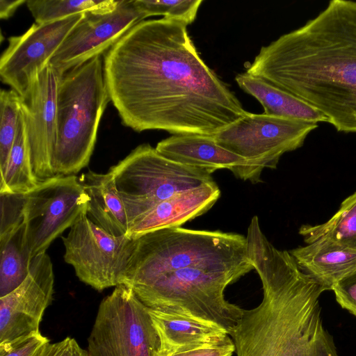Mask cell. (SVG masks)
Returning <instances> with one entry per match:
<instances>
[{"label": "cell", "mask_w": 356, "mask_h": 356, "mask_svg": "<svg viewBox=\"0 0 356 356\" xmlns=\"http://www.w3.org/2000/svg\"><path fill=\"white\" fill-rule=\"evenodd\" d=\"M90 198L79 177L58 176L26 194L24 222L33 259L87 213Z\"/></svg>", "instance_id": "obj_11"}, {"label": "cell", "mask_w": 356, "mask_h": 356, "mask_svg": "<svg viewBox=\"0 0 356 356\" xmlns=\"http://www.w3.org/2000/svg\"><path fill=\"white\" fill-rule=\"evenodd\" d=\"M49 339L41 332H32L14 340L0 343V356H38Z\"/></svg>", "instance_id": "obj_29"}, {"label": "cell", "mask_w": 356, "mask_h": 356, "mask_svg": "<svg viewBox=\"0 0 356 356\" xmlns=\"http://www.w3.org/2000/svg\"><path fill=\"white\" fill-rule=\"evenodd\" d=\"M83 15L45 24L35 23L22 35L9 38L0 59L1 81L23 95Z\"/></svg>", "instance_id": "obj_14"}, {"label": "cell", "mask_w": 356, "mask_h": 356, "mask_svg": "<svg viewBox=\"0 0 356 356\" xmlns=\"http://www.w3.org/2000/svg\"><path fill=\"white\" fill-rule=\"evenodd\" d=\"M0 237L24 223L26 194L0 193Z\"/></svg>", "instance_id": "obj_28"}, {"label": "cell", "mask_w": 356, "mask_h": 356, "mask_svg": "<svg viewBox=\"0 0 356 356\" xmlns=\"http://www.w3.org/2000/svg\"><path fill=\"white\" fill-rule=\"evenodd\" d=\"M243 274L186 268L131 288L147 307L185 313L211 321L229 335L244 309L225 299L227 286Z\"/></svg>", "instance_id": "obj_6"}, {"label": "cell", "mask_w": 356, "mask_h": 356, "mask_svg": "<svg viewBox=\"0 0 356 356\" xmlns=\"http://www.w3.org/2000/svg\"><path fill=\"white\" fill-rule=\"evenodd\" d=\"M0 298L16 289L26 277L32 258L25 222L0 237Z\"/></svg>", "instance_id": "obj_22"}, {"label": "cell", "mask_w": 356, "mask_h": 356, "mask_svg": "<svg viewBox=\"0 0 356 356\" xmlns=\"http://www.w3.org/2000/svg\"><path fill=\"white\" fill-rule=\"evenodd\" d=\"M79 179L90 198L88 218L113 236H127L128 217L113 175L89 170Z\"/></svg>", "instance_id": "obj_19"}, {"label": "cell", "mask_w": 356, "mask_h": 356, "mask_svg": "<svg viewBox=\"0 0 356 356\" xmlns=\"http://www.w3.org/2000/svg\"><path fill=\"white\" fill-rule=\"evenodd\" d=\"M0 175L7 165L18 127L21 97L15 90H1L0 93Z\"/></svg>", "instance_id": "obj_26"}, {"label": "cell", "mask_w": 356, "mask_h": 356, "mask_svg": "<svg viewBox=\"0 0 356 356\" xmlns=\"http://www.w3.org/2000/svg\"><path fill=\"white\" fill-rule=\"evenodd\" d=\"M25 0H1L0 1V17L6 19L10 17L16 10L23 3H26Z\"/></svg>", "instance_id": "obj_34"}, {"label": "cell", "mask_w": 356, "mask_h": 356, "mask_svg": "<svg viewBox=\"0 0 356 356\" xmlns=\"http://www.w3.org/2000/svg\"><path fill=\"white\" fill-rule=\"evenodd\" d=\"M245 237L263 297L257 307L244 309L229 334L236 356H310L323 325L319 298L327 288L268 240L258 217L252 218Z\"/></svg>", "instance_id": "obj_3"}, {"label": "cell", "mask_w": 356, "mask_h": 356, "mask_svg": "<svg viewBox=\"0 0 356 356\" xmlns=\"http://www.w3.org/2000/svg\"><path fill=\"white\" fill-rule=\"evenodd\" d=\"M0 177V193L26 194L40 183L33 172L26 125L21 111L15 140L6 168Z\"/></svg>", "instance_id": "obj_23"}, {"label": "cell", "mask_w": 356, "mask_h": 356, "mask_svg": "<svg viewBox=\"0 0 356 356\" xmlns=\"http://www.w3.org/2000/svg\"><path fill=\"white\" fill-rule=\"evenodd\" d=\"M238 86L262 105L265 114L308 122H328L312 105L273 84L246 72L236 76Z\"/></svg>", "instance_id": "obj_21"}, {"label": "cell", "mask_w": 356, "mask_h": 356, "mask_svg": "<svg viewBox=\"0 0 356 356\" xmlns=\"http://www.w3.org/2000/svg\"><path fill=\"white\" fill-rule=\"evenodd\" d=\"M331 290L341 307L356 316V268L336 281Z\"/></svg>", "instance_id": "obj_31"}, {"label": "cell", "mask_w": 356, "mask_h": 356, "mask_svg": "<svg viewBox=\"0 0 356 356\" xmlns=\"http://www.w3.org/2000/svg\"><path fill=\"white\" fill-rule=\"evenodd\" d=\"M310 356H338L334 339L323 325L314 341Z\"/></svg>", "instance_id": "obj_33"}, {"label": "cell", "mask_w": 356, "mask_h": 356, "mask_svg": "<svg viewBox=\"0 0 356 356\" xmlns=\"http://www.w3.org/2000/svg\"><path fill=\"white\" fill-rule=\"evenodd\" d=\"M145 18L135 0H121L115 9L106 13H84L49 64L63 76L71 69L106 52Z\"/></svg>", "instance_id": "obj_12"}, {"label": "cell", "mask_w": 356, "mask_h": 356, "mask_svg": "<svg viewBox=\"0 0 356 356\" xmlns=\"http://www.w3.org/2000/svg\"><path fill=\"white\" fill-rule=\"evenodd\" d=\"M245 72L307 102L337 131L356 133V1H330L263 46Z\"/></svg>", "instance_id": "obj_2"}, {"label": "cell", "mask_w": 356, "mask_h": 356, "mask_svg": "<svg viewBox=\"0 0 356 356\" xmlns=\"http://www.w3.org/2000/svg\"><path fill=\"white\" fill-rule=\"evenodd\" d=\"M234 352V341L227 334L191 350L165 355L155 352L153 356H232Z\"/></svg>", "instance_id": "obj_30"}, {"label": "cell", "mask_w": 356, "mask_h": 356, "mask_svg": "<svg viewBox=\"0 0 356 356\" xmlns=\"http://www.w3.org/2000/svg\"><path fill=\"white\" fill-rule=\"evenodd\" d=\"M146 17L163 15L164 18L181 22L186 25L192 24L196 18L202 0H135Z\"/></svg>", "instance_id": "obj_27"}, {"label": "cell", "mask_w": 356, "mask_h": 356, "mask_svg": "<svg viewBox=\"0 0 356 356\" xmlns=\"http://www.w3.org/2000/svg\"><path fill=\"white\" fill-rule=\"evenodd\" d=\"M156 149L176 163L213 173L228 169L239 178L245 160L218 145L213 136L200 134L173 135L160 141Z\"/></svg>", "instance_id": "obj_18"}, {"label": "cell", "mask_w": 356, "mask_h": 356, "mask_svg": "<svg viewBox=\"0 0 356 356\" xmlns=\"http://www.w3.org/2000/svg\"><path fill=\"white\" fill-rule=\"evenodd\" d=\"M129 227L173 195L213 181L207 170L184 165L142 144L110 168Z\"/></svg>", "instance_id": "obj_7"}, {"label": "cell", "mask_w": 356, "mask_h": 356, "mask_svg": "<svg viewBox=\"0 0 356 356\" xmlns=\"http://www.w3.org/2000/svg\"><path fill=\"white\" fill-rule=\"evenodd\" d=\"M148 308L159 338L156 353L170 355L191 350L229 334L211 321L185 313Z\"/></svg>", "instance_id": "obj_17"}, {"label": "cell", "mask_w": 356, "mask_h": 356, "mask_svg": "<svg viewBox=\"0 0 356 356\" xmlns=\"http://www.w3.org/2000/svg\"><path fill=\"white\" fill-rule=\"evenodd\" d=\"M62 239L64 260L82 282L98 291L123 284L136 238L113 236L84 213Z\"/></svg>", "instance_id": "obj_10"}, {"label": "cell", "mask_w": 356, "mask_h": 356, "mask_svg": "<svg viewBox=\"0 0 356 356\" xmlns=\"http://www.w3.org/2000/svg\"><path fill=\"white\" fill-rule=\"evenodd\" d=\"M63 76L48 64L21 97L33 174L39 182L58 177L54 169L57 144V94Z\"/></svg>", "instance_id": "obj_13"}, {"label": "cell", "mask_w": 356, "mask_h": 356, "mask_svg": "<svg viewBox=\"0 0 356 356\" xmlns=\"http://www.w3.org/2000/svg\"><path fill=\"white\" fill-rule=\"evenodd\" d=\"M317 127L300 120L248 113L213 137L218 145L245 160L239 179L255 184L261 181L264 168H276L281 156L301 147Z\"/></svg>", "instance_id": "obj_8"}, {"label": "cell", "mask_w": 356, "mask_h": 356, "mask_svg": "<svg viewBox=\"0 0 356 356\" xmlns=\"http://www.w3.org/2000/svg\"><path fill=\"white\" fill-rule=\"evenodd\" d=\"M38 356H88V354L74 338L67 337L56 343L45 345Z\"/></svg>", "instance_id": "obj_32"}, {"label": "cell", "mask_w": 356, "mask_h": 356, "mask_svg": "<svg viewBox=\"0 0 356 356\" xmlns=\"http://www.w3.org/2000/svg\"><path fill=\"white\" fill-rule=\"evenodd\" d=\"M186 27L143 20L104 53L110 99L124 126L214 136L249 113L201 58Z\"/></svg>", "instance_id": "obj_1"}, {"label": "cell", "mask_w": 356, "mask_h": 356, "mask_svg": "<svg viewBox=\"0 0 356 356\" xmlns=\"http://www.w3.org/2000/svg\"><path fill=\"white\" fill-rule=\"evenodd\" d=\"M110 101L102 55L63 76L57 94V176L75 175L88 165L102 116Z\"/></svg>", "instance_id": "obj_5"}, {"label": "cell", "mask_w": 356, "mask_h": 356, "mask_svg": "<svg viewBox=\"0 0 356 356\" xmlns=\"http://www.w3.org/2000/svg\"><path fill=\"white\" fill-rule=\"evenodd\" d=\"M134 238L135 248L122 284L130 288L190 267L243 275L253 269L246 237L239 234L179 227Z\"/></svg>", "instance_id": "obj_4"}, {"label": "cell", "mask_w": 356, "mask_h": 356, "mask_svg": "<svg viewBox=\"0 0 356 356\" xmlns=\"http://www.w3.org/2000/svg\"><path fill=\"white\" fill-rule=\"evenodd\" d=\"M54 291V273L49 256L38 254L25 280L0 298V343L40 331L44 312Z\"/></svg>", "instance_id": "obj_15"}, {"label": "cell", "mask_w": 356, "mask_h": 356, "mask_svg": "<svg viewBox=\"0 0 356 356\" xmlns=\"http://www.w3.org/2000/svg\"><path fill=\"white\" fill-rule=\"evenodd\" d=\"M289 252L301 270L328 290L339 278L356 268V251L326 238Z\"/></svg>", "instance_id": "obj_20"}, {"label": "cell", "mask_w": 356, "mask_h": 356, "mask_svg": "<svg viewBox=\"0 0 356 356\" xmlns=\"http://www.w3.org/2000/svg\"><path fill=\"white\" fill-rule=\"evenodd\" d=\"M159 338L148 308L124 284L99 304L88 339V356H153Z\"/></svg>", "instance_id": "obj_9"}, {"label": "cell", "mask_w": 356, "mask_h": 356, "mask_svg": "<svg viewBox=\"0 0 356 356\" xmlns=\"http://www.w3.org/2000/svg\"><path fill=\"white\" fill-rule=\"evenodd\" d=\"M299 234L307 244L326 238L356 251V191L341 202L339 210L327 222L303 225Z\"/></svg>", "instance_id": "obj_24"}, {"label": "cell", "mask_w": 356, "mask_h": 356, "mask_svg": "<svg viewBox=\"0 0 356 356\" xmlns=\"http://www.w3.org/2000/svg\"><path fill=\"white\" fill-rule=\"evenodd\" d=\"M220 196V190L214 181L179 192L134 222L129 227L127 236L136 238L161 229L179 227L208 211Z\"/></svg>", "instance_id": "obj_16"}, {"label": "cell", "mask_w": 356, "mask_h": 356, "mask_svg": "<svg viewBox=\"0 0 356 356\" xmlns=\"http://www.w3.org/2000/svg\"><path fill=\"white\" fill-rule=\"evenodd\" d=\"M120 1L29 0L26 6L37 24L60 20L76 14L106 13L116 8Z\"/></svg>", "instance_id": "obj_25"}]
</instances>
